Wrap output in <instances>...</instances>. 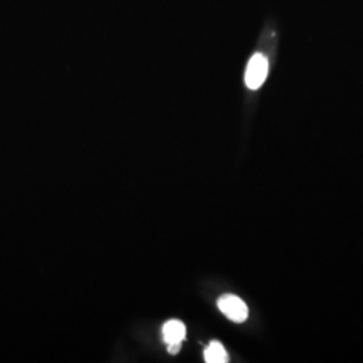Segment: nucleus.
I'll list each match as a JSON object with an SVG mask.
<instances>
[{"label":"nucleus","instance_id":"4","mask_svg":"<svg viewBox=\"0 0 363 363\" xmlns=\"http://www.w3.org/2000/svg\"><path fill=\"white\" fill-rule=\"evenodd\" d=\"M205 361L208 363H226L229 361V355L220 342L213 340L205 349Z\"/></svg>","mask_w":363,"mask_h":363},{"label":"nucleus","instance_id":"3","mask_svg":"<svg viewBox=\"0 0 363 363\" xmlns=\"http://www.w3.org/2000/svg\"><path fill=\"white\" fill-rule=\"evenodd\" d=\"M186 339V327L181 320L172 319L163 325V340L166 345L182 343Z\"/></svg>","mask_w":363,"mask_h":363},{"label":"nucleus","instance_id":"1","mask_svg":"<svg viewBox=\"0 0 363 363\" xmlns=\"http://www.w3.org/2000/svg\"><path fill=\"white\" fill-rule=\"evenodd\" d=\"M267 76H268V60L262 54L257 52L250 58L247 64L245 84L249 89L256 91L264 84Z\"/></svg>","mask_w":363,"mask_h":363},{"label":"nucleus","instance_id":"2","mask_svg":"<svg viewBox=\"0 0 363 363\" xmlns=\"http://www.w3.org/2000/svg\"><path fill=\"white\" fill-rule=\"evenodd\" d=\"M220 311L234 323H244L247 319V306L235 295H223L218 298Z\"/></svg>","mask_w":363,"mask_h":363},{"label":"nucleus","instance_id":"5","mask_svg":"<svg viewBox=\"0 0 363 363\" xmlns=\"http://www.w3.org/2000/svg\"><path fill=\"white\" fill-rule=\"evenodd\" d=\"M169 347V354H172V355H175V354H178L179 350H181L182 343H172V345H167Z\"/></svg>","mask_w":363,"mask_h":363}]
</instances>
